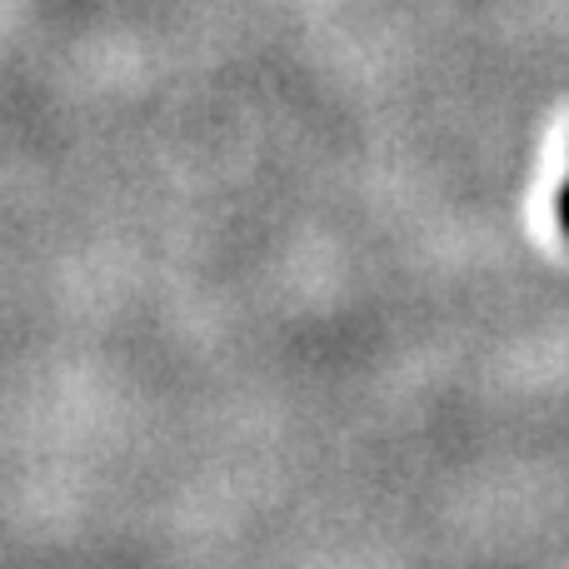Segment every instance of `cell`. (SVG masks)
Masks as SVG:
<instances>
[{
  "mask_svg": "<svg viewBox=\"0 0 569 569\" xmlns=\"http://www.w3.org/2000/svg\"><path fill=\"white\" fill-rule=\"evenodd\" d=\"M560 226H565V236H569V186H565V196H560Z\"/></svg>",
  "mask_w": 569,
  "mask_h": 569,
  "instance_id": "6da1fadb",
  "label": "cell"
}]
</instances>
